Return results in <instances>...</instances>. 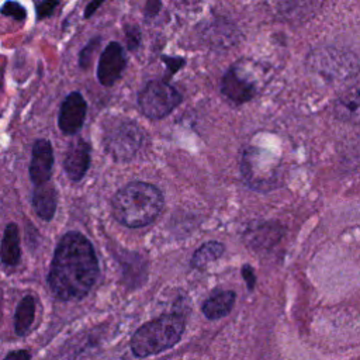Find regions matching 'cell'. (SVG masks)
<instances>
[{
  "label": "cell",
  "instance_id": "obj_1",
  "mask_svg": "<svg viewBox=\"0 0 360 360\" xmlns=\"http://www.w3.org/2000/svg\"><path fill=\"white\" fill-rule=\"evenodd\" d=\"M98 276V262L91 242L79 232H68L59 240L48 274V285L63 301L87 295Z\"/></svg>",
  "mask_w": 360,
  "mask_h": 360
},
{
  "label": "cell",
  "instance_id": "obj_2",
  "mask_svg": "<svg viewBox=\"0 0 360 360\" xmlns=\"http://www.w3.org/2000/svg\"><path fill=\"white\" fill-rule=\"evenodd\" d=\"M163 210L162 191L145 181H131L112 197L114 218L127 228L152 224Z\"/></svg>",
  "mask_w": 360,
  "mask_h": 360
},
{
  "label": "cell",
  "instance_id": "obj_3",
  "mask_svg": "<svg viewBox=\"0 0 360 360\" xmlns=\"http://www.w3.org/2000/svg\"><path fill=\"white\" fill-rule=\"evenodd\" d=\"M184 330V318L166 314L139 326L131 338V350L136 357L159 354L173 347Z\"/></svg>",
  "mask_w": 360,
  "mask_h": 360
},
{
  "label": "cell",
  "instance_id": "obj_4",
  "mask_svg": "<svg viewBox=\"0 0 360 360\" xmlns=\"http://www.w3.org/2000/svg\"><path fill=\"white\" fill-rule=\"evenodd\" d=\"M142 141V129L132 120L114 118L105 124L103 145L105 153L117 162H127L132 159L138 153Z\"/></svg>",
  "mask_w": 360,
  "mask_h": 360
},
{
  "label": "cell",
  "instance_id": "obj_5",
  "mask_svg": "<svg viewBox=\"0 0 360 360\" xmlns=\"http://www.w3.org/2000/svg\"><path fill=\"white\" fill-rule=\"evenodd\" d=\"M183 101V94L165 79L149 80L138 93L141 112L153 121L167 117Z\"/></svg>",
  "mask_w": 360,
  "mask_h": 360
},
{
  "label": "cell",
  "instance_id": "obj_6",
  "mask_svg": "<svg viewBox=\"0 0 360 360\" xmlns=\"http://www.w3.org/2000/svg\"><path fill=\"white\" fill-rule=\"evenodd\" d=\"M277 167L278 163H271L269 159L264 160L256 149L246 150L240 165L246 183L257 190H270L277 187L280 183Z\"/></svg>",
  "mask_w": 360,
  "mask_h": 360
},
{
  "label": "cell",
  "instance_id": "obj_7",
  "mask_svg": "<svg viewBox=\"0 0 360 360\" xmlns=\"http://www.w3.org/2000/svg\"><path fill=\"white\" fill-rule=\"evenodd\" d=\"M312 69L328 80H343L352 76L357 70V65L353 56L342 53L335 49H323L311 55Z\"/></svg>",
  "mask_w": 360,
  "mask_h": 360
},
{
  "label": "cell",
  "instance_id": "obj_8",
  "mask_svg": "<svg viewBox=\"0 0 360 360\" xmlns=\"http://www.w3.org/2000/svg\"><path fill=\"white\" fill-rule=\"evenodd\" d=\"M221 93L232 103L242 104L255 97L257 84L253 75L240 63L231 66L221 80Z\"/></svg>",
  "mask_w": 360,
  "mask_h": 360
},
{
  "label": "cell",
  "instance_id": "obj_9",
  "mask_svg": "<svg viewBox=\"0 0 360 360\" xmlns=\"http://www.w3.org/2000/svg\"><path fill=\"white\" fill-rule=\"evenodd\" d=\"M127 63L128 59L124 46L117 41L108 42L100 53L97 62L96 76L98 83L104 87L114 86L121 79Z\"/></svg>",
  "mask_w": 360,
  "mask_h": 360
},
{
  "label": "cell",
  "instance_id": "obj_10",
  "mask_svg": "<svg viewBox=\"0 0 360 360\" xmlns=\"http://www.w3.org/2000/svg\"><path fill=\"white\" fill-rule=\"evenodd\" d=\"M87 101L80 91H70L59 107L58 127L65 135L77 134L86 120Z\"/></svg>",
  "mask_w": 360,
  "mask_h": 360
},
{
  "label": "cell",
  "instance_id": "obj_11",
  "mask_svg": "<svg viewBox=\"0 0 360 360\" xmlns=\"http://www.w3.org/2000/svg\"><path fill=\"white\" fill-rule=\"evenodd\" d=\"M53 167V148L48 139H37L32 145L30 162V179L35 186L48 183Z\"/></svg>",
  "mask_w": 360,
  "mask_h": 360
},
{
  "label": "cell",
  "instance_id": "obj_12",
  "mask_svg": "<svg viewBox=\"0 0 360 360\" xmlns=\"http://www.w3.org/2000/svg\"><path fill=\"white\" fill-rule=\"evenodd\" d=\"M90 143L82 138L76 139L69 145L63 160V169L70 180L79 181L84 177L90 167Z\"/></svg>",
  "mask_w": 360,
  "mask_h": 360
},
{
  "label": "cell",
  "instance_id": "obj_13",
  "mask_svg": "<svg viewBox=\"0 0 360 360\" xmlns=\"http://www.w3.org/2000/svg\"><path fill=\"white\" fill-rule=\"evenodd\" d=\"M246 243L255 249H269L281 238V226L277 222L255 224L245 232Z\"/></svg>",
  "mask_w": 360,
  "mask_h": 360
},
{
  "label": "cell",
  "instance_id": "obj_14",
  "mask_svg": "<svg viewBox=\"0 0 360 360\" xmlns=\"http://www.w3.org/2000/svg\"><path fill=\"white\" fill-rule=\"evenodd\" d=\"M58 194L52 184L44 183L35 187L32 193V207L37 215L44 221H51L56 212Z\"/></svg>",
  "mask_w": 360,
  "mask_h": 360
},
{
  "label": "cell",
  "instance_id": "obj_15",
  "mask_svg": "<svg viewBox=\"0 0 360 360\" xmlns=\"http://www.w3.org/2000/svg\"><path fill=\"white\" fill-rule=\"evenodd\" d=\"M335 112L342 121L360 124V86L349 89L336 100Z\"/></svg>",
  "mask_w": 360,
  "mask_h": 360
},
{
  "label": "cell",
  "instance_id": "obj_16",
  "mask_svg": "<svg viewBox=\"0 0 360 360\" xmlns=\"http://www.w3.org/2000/svg\"><path fill=\"white\" fill-rule=\"evenodd\" d=\"M1 262L6 266H17L21 259V248H20V232L18 226L14 222L6 225L0 246Z\"/></svg>",
  "mask_w": 360,
  "mask_h": 360
},
{
  "label": "cell",
  "instance_id": "obj_17",
  "mask_svg": "<svg viewBox=\"0 0 360 360\" xmlns=\"http://www.w3.org/2000/svg\"><path fill=\"white\" fill-rule=\"evenodd\" d=\"M235 305L233 291H219L207 298L202 304V314L207 319L215 321L226 316Z\"/></svg>",
  "mask_w": 360,
  "mask_h": 360
},
{
  "label": "cell",
  "instance_id": "obj_18",
  "mask_svg": "<svg viewBox=\"0 0 360 360\" xmlns=\"http://www.w3.org/2000/svg\"><path fill=\"white\" fill-rule=\"evenodd\" d=\"M35 318V300L32 295H24L15 308L14 330L18 336H25Z\"/></svg>",
  "mask_w": 360,
  "mask_h": 360
},
{
  "label": "cell",
  "instance_id": "obj_19",
  "mask_svg": "<svg viewBox=\"0 0 360 360\" xmlns=\"http://www.w3.org/2000/svg\"><path fill=\"white\" fill-rule=\"evenodd\" d=\"M224 245L217 240H210L204 245H201L191 257V267L202 270L205 269L211 262L219 259L224 253Z\"/></svg>",
  "mask_w": 360,
  "mask_h": 360
},
{
  "label": "cell",
  "instance_id": "obj_20",
  "mask_svg": "<svg viewBox=\"0 0 360 360\" xmlns=\"http://www.w3.org/2000/svg\"><path fill=\"white\" fill-rule=\"evenodd\" d=\"M101 44V37H93L90 38L86 45L80 49L79 52V58H77V63H79V68L86 70L90 68L91 62H93V56L96 53V51L98 49Z\"/></svg>",
  "mask_w": 360,
  "mask_h": 360
},
{
  "label": "cell",
  "instance_id": "obj_21",
  "mask_svg": "<svg viewBox=\"0 0 360 360\" xmlns=\"http://www.w3.org/2000/svg\"><path fill=\"white\" fill-rule=\"evenodd\" d=\"M124 38H125L127 48L131 52H136L142 45V32L135 22L124 24Z\"/></svg>",
  "mask_w": 360,
  "mask_h": 360
},
{
  "label": "cell",
  "instance_id": "obj_22",
  "mask_svg": "<svg viewBox=\"0 0 360 360\" xmlns=\"http://www.w3.org/2000/svg\"><path fill=\"white\" fill-rule=\"evenodd\" d=\"M0 14L10 17L15 21H25L27 18V10L25 7L17 1V0H6L0 7Z\"/></svg>",
  "mask_w": 360,
  "mask_h": 360
},
{
  "label": "cell",
  "instance_id": "obj_23",
  "mask_svg": "<svg viewBox=\"0 0 360 360\" xmlns=\"http://www.w3.org/2000/svg\"><path fill=\"white\" fill-rule=\"evenodd\" d=\"M160 60L165 63L166 66V70H167V75L163 77L165 80L170 82V77L174 76L177 72H180L184 65L187 63L186 58L183 56H179V55H166V53H162L160 55Z\"/></svg>",
  "mask_w": 360,
  "mask_h": 360
},
{
  "label": "cell",
  "instance_id": "obj_24",
  "mask_svg": "<svg viewBox=\"0 0 360 360\" xmlns=\"http://www.w3.org/2000/svg\"><path fill=\"white\" fill-rule=\"evenodd\" d=\"M59 4H60V0H41L39 3H37L35 4V18H37V21L45 20L49 15H52Z\"/></svg>",
  "mask_w": 360,
  "mask_h": 360
},
{
  "label": "cell",
  "instance_id": "obj_25",
  "mask_svg": "<svg viewBox=\"0 0 360 360\" xmlns=\"http://www.w3.org/2000/svg\"><path fill=\"white\" fill-rule=\"evenodd\" d=\"M162 10V0H146L143 8V17L146 21L155 18Z\"/></svg>",
  "mask_w": 360,
  "mask_h": 360
},
{
  "label": "cell",
  "instance_id": "obj_26",
  "mask_svg": "<svg viewBox=\"0 0 360 360\" xmlns=\"http://www.w3.org/2000/svg\"><path fill=\"white\" fill-rule=\"evenodd\" d=\"M242 276H243V280H245L248 288H249V290H253V287H255V284H256V276H255L253 269H252L249 264H245V266L242 267Z\"/></svg>",
  "mask_w": 360,
  "mask_h": 360
},
{
  "label": "cell",
  "instance_id": "obj_27",
  "mask_svg": "<svg viewBox=\"0 0 360 360\" xmlns=\"http://www.w3.org/2000/svg\"><path fill=\"white\" fill-rule=\"evenodd\" d=\"M104 1H105V0H90V1L87 3V6L84 7L83 17H84L86 20L91 18V17L96 14V11L104 4Z\"/></svg>",
  "mask_w": 360,
  "mask_h": 360
},
{
  "label": "cell",
  "instance_id": "obj_28",
  "mask_svg": "<svg viewBox=\"0 0 360 360\" xmlns=\"http://www.w3.org/2000/svg\"><path fill=\"white\" fill-rule=\"evenodd\" d=\"M3 360H31V353L25 349L13 350V352H8Z\"/></svg>",
  "mask_w": 360,
  "mask_h": 360
},
{
  "label": "cell",
  "instance_id": "obj_29",
  "mask_svg": "<svg viewBox=\"0 0 360 360\" xmlns=\"http://www.w3.org/2000/svg\"><path fill=\"white\" fill-rule=\"evenodd\" d=\"M4 72H6V65L3 63L0 66V96L3 94V90H4Z\"/></svg>",
  "mask_w": 360,
  "mask_h": 360
}]
</instances>
